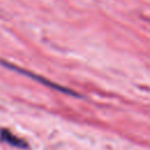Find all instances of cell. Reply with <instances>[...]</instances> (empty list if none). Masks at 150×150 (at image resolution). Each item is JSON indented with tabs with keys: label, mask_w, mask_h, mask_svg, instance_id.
Masks as SVG:
<instances>
[{
	"label": "cell",
	"mask_w": 150,
	"mask_h": 150,
	"mask_svg": "<svg viewBox=\"0 0 150 150\" xmlns=\"http://www.w3.org/2000/svg\"><path fill=\"white\" fill-rule=\"evenodd\" d=\"M0 138H1L4 142H6V143H8V144H11V145H13V146H18V148H27V146H28L27 143H26L23 139L16 137V136L13 135L12 132H9L7 129H2V130H1Z\"/></svg>",
	"instance_id": "cell-1"
}]
</instances>
